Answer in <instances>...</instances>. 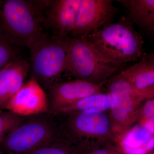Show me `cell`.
Segmentation results:
<instances>
[{"label":"cell","instance_id":"cell-24","mask_svg":"<svg viewBox=\"0 0 154 154\" xmlns=\"http://www.w3.org/2000/svg\"><path fill=\"white\" fill-rule=\"evenodd\" d=\"M146 154H154V149H153L151 151L149 152Z\"/></svg>","mask_w":154,"mask_h":154},{"label":"cell","instance_id":"cell-3","mask_svg":"<svg viewBox=\"0 0 154 154\" xmlns=\"http://www.w3.org/2000/svg\"><path fill=\"white\" fill-rule=\"evenodd\" d=\"M86 39L104 57L122 67L125 63L144 60L146 54L142 37L132 21L122 17L89 34Z\"/></svg>","mask_w":154,"mask_h":154},{"label":"cell","instance_id":"cell-13","mask_svg":"<svg viewBox=\"0 0 154 154\" xmlns=\"http://www.w3.org/2000/svg\"><path fill=\"white\" fill-rule=\"evenodd\" d=\"M129 19L144 30H154V0H118Z\"/></svg>","mask_w":154,"mask_h":154},{"label":"cell","instance_id":"cell-1","mask_svg":"<svg viewBox=\"0 0 154 154\" xmlns=\"http://www.w3.org/2000/svg\"><path fill=\"white\" fill-rule=\"evenodd\" d=\"M63 137L79 153H90L111 143L117 136L109 113L91 110L55 114Z\"/></svg>","mask_w":154,"mask_h":154},{"label":"cell","instance_id":"cell-26","mask_svg":"<svg viewBox=\"0 0 154 154\" xmlns=\"http://www.w3.org/2000/svg\"><path fill=\"white\" fill-rule=\"evenodd\" d=\"M0 154H5L3 153V152H1V151H0Z\"/></svg>","mask_w":154,"mask_h":154},{"label":"cell","instance_id":"cell-20","mask_svg":"<svg viewBox=\"0 0 154 154\" xmlns=\"http://www.w3.org/2000/svg\"><path fill=\"white\" fill-rule=\"evenodd\" d=\"M153 117H154V98L146 100L141 106L137 123Z\"/></svg>","mask_w":154,"mask_h":154},{"label":"cell","instance_id":"cell-8","mask_svg":"<svg viewBox=\"0 0 154 154\" xmlns=\"http://www.w3.org/2000/svg\"><path fill=\"white\" fill-rule=\"evenodd\" d=\"M117 12L111 0H81L70 37L85 38L94 31L112 23Z\"/></svg>","mask_w":154,"mask_h":154},{"label":"cell","instance_id":"cell-17","mask_svg":"<svg viewBox=\"0 0 154 154\" xmlns=\"http://www.w3.org/2000/svg\"><path fill=\"white\" fill-rule=\"evenodd\" d=\"M76 149L63 138L42 146L28 154H78Z\"/></svg>","mask_w":154,"mask_h":154},{"label":"cell","instance_id":"cell-23","mask_svg":"<svg viewBox=\"0 0 154 154\" xmlns=\"http://www.w3.org/2000/svg\"><path fill=\"white\" fill-rule=\"evenodd\" d=\"M144 60L150 62L154 63V51L149 54L148 55L146 56L145 59Z\"/></svg>","mask_w":154,"mask_h":154},{"label":"cell","instance_id":"cell-15","mask_svg":"<svg viewBox=\"0 0 154 154\" xmlns=\"http://www.w3.org/2000/svg\"><path fill=\"white\" fill-rule=\"evenodd\" d=\"M115 100L114 96L110 93H98L64 107L55 114L91 110L106 112L110 110Z\"/></svg>","mask_w":154,"mask_h":154},{"label":"cell","instance_id":"cell-18","mask_svg":"<svg viewBox=\"0 0 154 154\" xmlns=\"http://www.w3.org/2000/svg\"><path fill=\"white\" fill-rule=\"evenodd\" d=\"M28 117L20 116L8 110H0V142Z\"/></svg>","mask_w":154,"mask_h":154},{"label":"cell","instance_id":"cell-4","mask_svg":"<svg viewBox=\"0 0 154 154\" xmlns=\"http://www.w3.org/2000/svg\"><path fill=\"white\" fill-rule=\"evenodd\" d=\"M63 137L56 116L42 113L28 116L0 142L5 154H28Z\"/></svg>","mask_w":154,"mask_h":154},{"label":"cell","instance_id":"cell-22","mask_svg":"<svg viewBox=\"0 0 154 154\" xmlns=\"http://www.w3.org/2000/svg\"><path fill=\"white\" fill-rule=\"evenodd\" d=\"M137 124L140 125L151 134L154 136V117L144 119Z\"/></svg>","mask_w":154,"mask_h":154},{"label":"cell","instance_id":"cell-25","mask_svg":"<svg viewBox=\"0 0 154 154\" xmlns=\"http://www.w3.org/2000/svg\"><path fill=\"white\" fill-rule=\"evenodd\" d=\"M78 154H89L88 153H78Z\"/></svg>","mask_w":154,"mask_h":154},{"label":"cell","instance_id":"cell-5","mask_svg":"<svg viewBox=\"0 0 154 154\" xmlns=\"http://www.w3.org/2000/svg\"><path fill=\"white\" fill-rule=\"evenodd\" d=\"M62 38L67 48L66 72L75 79L103 85L122 67L104 57L85 38Z\"/></svg>","mask_w":154,"mask_h":154},{"label":"cell","instance_id":"cell-16","mask_svg":"<svg viewBox=\"0 0 154 154\" xmlns=\"http://www.w3.org/2000/svg\"><path fill=\"white\" fill-rule=\"evenodd\" d=\"M152 136L141 125L137 123L117 141L116 145L121 151L124 149L143 148L149 152L146 146Z\"/></svg>","mask_w":154,"mask_h":154},{"label":"cell","instance_id":"cell-7","mask_svg":"<svg viewBox=\"0 0 154 154\" xmlns=\"http://www.w3.org/2000/svg\"><path fill=\"white\" fill-rule=\"evenodd\" d=\"M108 81L107 93L115 98L109 115L117 141L137 123L140 109L144 102L135 95L130 84L120 73Z\"/></svg>","mask_w":154,"mask_h":154},{"label":"cell","instance_id":"cell-21","mask_svg":"<svg viewBox=\"0 0 154 154\" xmlns=\"http://www.w3.org/2000/svg\"><path fill=\"white\" fill-rule=\"evenodd\" d=\"M89 154H124L116 143H111L94 150Z\"/></svg>","mask_w":154,"mask_h":154},{"label":"cell","instance_id":"cell-9","mask_svg":"<svg viewBox=\"0 0 154 154\" xmlns=\"http://www.w3.org/2000/svg\"><path fill=\"white\" fill-rule=\"evenodd\" d=\"M103 85L83 80L61 82L47 88L49 112L55 114L61 109L88 96L102 93Z\"/></svg>","mask_w":154,"mask_h":154},{"label":"cell","instance_id":"cell-6","mask_svg":"<svg viewBox=\"0 0 154 154\" xmlns=\"http://www.w3.org/2000/svg\"><path fill=\"white\" fill-rule=\"evenodd\" d=\"M31 76L47 89L66 72L67 48L62 37L45 34L31 49Z\"/></svg>","mask_w":154,"mask_h":154},{"label":"cell","instance_id":"cell-12","mask_svg":"<svg viewBox=\"0 0 154 154\" xmlns=\"http://www.w3.org/2000/svg\"><path fill=\"white\" fill-rule=\"evenodd\" d=\"M30 70V63L19 56L0 70V110H5L11 99L24 85Z\"/></svg>","mask_w":154,"mask_h":154},{"label":"cell","instance_id":"cell-10","mask_svg":"<svg viewBox=\"0 0 154 154\" xmlns=\"http://www.w3.org/2000/svg\"><path fill=\"white\" fill-rule=\"evenodd\" d=\"M5 110L28 117L49 112L47 94L34 77L25 83L8 103Z\"/></svg>","mask_w":154,"mask_h":154},{"label":"cell","instance_id":"cell-19","mask_svg":"<svg viewBox=\"0 0 154 154\" xmlns=\"http://www.w3.org/2000/svg\"><path fill=\"white\" fill-rule=\"evenodd\" d=\"M17 47L0 30V70L19 56Z\"/></svg>","mask_w":154,"mask_h":154},{"label":"cell","instance_id":"cell-27","mask_svg":"<svg viewBox=\"0 0 154 154\" xmlns=\"http://www.w3.org/2000/svg\"><path fill=\"white\" fill-rule=\"evenodd\" d=\"M153 32H154V31H153Z\"/></svg>","mask_w":154,"mask_h":154},{"label":"cell","instance_id":"cell-2","mask_svg":"<svg viewBox=\"0 0 154 154\" xmlns=\"http://www.w3.org/2000/svg\"><path fill=\"white\" fill-rule=\"evenodd\" d=\"M40 2L0 1V30L16 46L31 49L46 34Z\"/></svg>","mask_w":154,"mask_h":154},{"label":"cell","instance_id":"cell-11","mask_svg":"<svg viewBox=\"0 0 154 154\" xmlns=\"http://www.w3.org/2000/svg\"><path fill=\"white\" fill-rule=\"evenodd\" d=\"M81 0L48 1L45 24L52 29L54 36H69L74 28Z\"/></svg>","mask_w":154,"mask_h":154},{"label":"cell","instance_id":"cell-14","mask_svg":"<svg viewBox=\"0 0 154 154\" xmlns=\"http://www.w3.org/2000/svg\"><path fill=\"white\" fill-rule=\"evenodd\" d=\"M120 73L129 83L135 94L154 88V63L144 60Z\"/></svg>","mask_w":154,"mask_h":154}]
</instances>
